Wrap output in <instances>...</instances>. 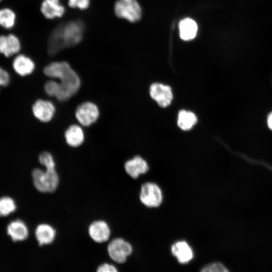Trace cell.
I'll use <instances>...</instances> for the list:
<instances>
[{"label": "cell", "instance_id": "1", "mask_svg": "<svg viewBox=\"0 0 272 272\" xmlns=\"http://www.w3.org/2000/svg\"><path fill=\"white\" fill-rule=\"evenodd\" d=\"M43 73L46 77L58 81L69 99L81 87V80L79 75L66 61L52 62L44 67Z\"/></svg>", "mask_w": 272, "mask_h": 272}, {"label": "cell", "instance_id": "2", "mask_svg": "<svg viewBox=\"0 0 272 272\" xmlns=\"http://www.w3.org/2000/svg\"><path fill=\"white\" fill-rule=\"evenodd\" d=\"M83 24L72 21L58 27L53 33L48 44V52L55 54L62 49L78 44L83 37Z\"/></svg>", "mask_w": 272, "mask_h": 272}, {"label": "cell", "instance_id": "3", "mask_svg": "<svg viewBox=\"0 0 272 272\" xmlns=\"http://www.w3.org/2000/svg\"><path fill=\"white\" fill-rule=\"evenodd\" d=\"M32 176L36 189L43 193L54 192L59 184V176L55 168H37L33 170Z\"/></svg>", "mask_w": 272, "mask_h": 272}, {"label": "cell", "instance_id": "4", "mask_svg": "<svg viewBox=\"0 0 272 272\" xmlns=\"http://www.w3.org/2000/svg\"><path fill=\"white\" fill-rule=\"evenodd\" d=\"M114 12L118 17L130 22L139 21L142 16L141 8L136 0H117Z\"/></svg>", "mask_w": 272, "mask_h": 272}, {"label": "cell", "instance_id": "5", "mask_svg": "<svg viewBox=\"0 0 272 272\" xmlns=\"http://www.w3.org/2000/svg\"><path fill=\"white\" fill-rule=\"evenodd\" d=\"M100 116L98 106L91 101L79 104L75 110V117L81 126H90L95 123Z\"/></svg>", "mask_w": 272, "mask_h": 272}, {"label": "cell", "instance_id": "6", "mask_svg": "<svg viewBox=\"0 0 272 272\" xmlns=\"http://www.w3.org/2000/svg\"><path fill=\"white\" fill-rule=\"evenodd\" d=\"M132 251L131 244L121 238L112 240L107 246V252L109 257L117 263H124Z\"/></svg>", "mask_w": 272, "mask_h": 272}, {"label": "cell", "instance_id": "7", "mask_svg": "<svg viewBox=\"0 0 272 272\" xmlns=\"http://www.w3.org/2000/svg\"><path fill=\"white\" fill-rule=\"evenodd\" d=\"M140 199L148 207H157L162 201V193L159 187L155 183H146L142 186Z\"/></svg>", "mask_w": 272, "mask_h": 272}, {"label": "cell", "instance_id": "8", "mask_svg": "<svg viewBox=\"0 0 272 272\" xmlns=\"http://www.w3.org/2000/svg\"><path fill=\"white\" fill-rule=\"evenodd\" d=\"M34 116L39 121L47 123L54 117L56 108L49 100L39 99L35 101L32 107Z\"/></svg>", "mask_w": 272, "mask_h": 272}, {"label": "cell", "instance_id": "9", "mask_svg": "<svg viewBox=\"0 0 272 272\" xmlns=\"http://www.w3.org/2000/svg\"><path fill=\"white\" fill-rule=\"evenodd\" d=\"M151 97L162 107H166L172 102L173 94L171 88L160 83L153 84L150 89Z\"/></svg>", "mask_w": 272, "mask_h": 272}, {"label": "cell", "instance_id": "10", "mask_svg": "<svg viewBox=\"0 0 272 272\" xmlns=\"http://www.w3.org/2000/svg\"><path fill=\"white\" fill-rule=\"evenodd\" d=\"M88 233L90 238L98 243L107 241L111 235L109 226L105 221L97 220L92 222L88 228Z\"/></svg>", "mask_w": 272, "mask_h": 272}, {"label": "cell", "instance_id": "11", "mask_svg": "<svg viewBox=\"0 0 272 272\" xmlns=\"http://www.w3.org/2000/svg\"><path fill=\"white\" fill-rule=\"evenodd\" d=\"M18 38L12 34L0 35V53L8 57L18 53L21 50Z\"/></svg>", "mask_w": 272, "mask_h": 272}, {"label": "cell", "instance_id": "12", "mask_svg": "<svg viewBox=\"0 0 272 272\" xmlns=\"http://www.w3.org/2000/svg\"><path fill=\"white\" fill-rule=\"evenodd\" d=\"M14 71L21 77L31 75L35 69L33 60L26 55L20 54L17 55L12 63Z\"/></svg>", "mask_w": 272, "mask_h": 272}, {"label": "cell", "instance_id": "13", "mask_svg": "<svg viewBox=\"0 0 272 272\" xmlns=\"http://www.w3.org/2000/svg\"><path fill=\"white\" fill-rule=\"evenodd\" d=\"M7 232L14 242L26 240L29 235V230L26 224L21 220L11 221L8 225Z\"/></svg>", "mask_w": 272, "mask_h": 272}, {"label": "cell", "instance_id": "14", "mask_svg": "<svg viewBox=\"0 0 272 272\" xmlns=\"http://www.w3.org/2000/svg\"><path fill=\"white\" fill-rule=\"evenodd\" d=\"M66 144L71 147H78L84 142L85 133L81 125L76 124L70 125L64 133Z\"/></svg>", "mask_w": 272, "mask_h": 272}, {"label": "cell", "instance_id": "15", "mask_svg": "<svg viewBox=\"0 0 272 272\" xmlns=\"http://www.w3.org/2000/svg\"><path fill=\"white\" fill-rule=\"evenodd\" d=\"M56 234L54 227L46 223L38 225L35 231L36 239L40 246L52 243L55 238Z\"/></svg>", "mask_w": 272, "mask_h": 272}, {"label": "cell", "instance_id": "16", "mask_svg": "<svg viewBox=\"0 0 272 272\" xmlns=\"http://www.w3.org/2000/svg\"><path fill=\"white\" fill-rule=\"evenodd\" d=\"M124 169L130 177L137 178L141 174L146 173L149 167L145 160L140 156H135L125 162Z\"/></svg>", "mask_w": 272, "mask_h": 272}, {"label": "cell", "instance_id": "17", "mask_svg": "<svg viewBox=\"0 0 272 272\" xmlns=\"http://www.w3.org/2000/svg\"><path fill=\"white\" fill-rule=\"evenodd\" d=\"M40 9L43 16L50 19L61 17L65 11L59 0H44Z\"/></svg>", "mask_w": 272, "mask_h": 272}, {"label": "cell", "instance_id": "18", "mask_svg": "<svg viewBox=\"0 0 272 272\" xmlns=\"http://www.w3.org/2000/svg\"><path fill=\"white\" fill-rule=\"evenodd\" d=\"M171 252L182 264L187 263L193 258V252L187 242L180 241L175 243L171 247Z\"/></svg>", "mask_w": 272, "mask_h": 272}, {"label": "cell", "instance_id": "19", "mask_svg": "<svg viewBox=\"0 0 272 272\" xmlns=\"http://www.w3.org/2000/svg\"><path fill=\"white\" fill-rule=\"evenodd\" d=\"M179 29L181 39L188 41L194 39L196 36L197 25L193 19L186 18L180 22Z\"/></svg>", "mask_w": 272, "mask_h": 272}, {"label": "cell", "instance_id": "20", "mask_svg": "<svg viewBox=\"0 0 272 272\" xmlns=\"http://www.w3.org/2000/svg\"><path fill=\"white\" fill-rule=\"evenodd\" d=\"M44 89L47 95L54 97L59 101L63 102L69 100L61 86L56 80L52 79L47 81L44 85Z\"/></svg>", "mask_w": 272, "mask_h": 272}, {"label": "cell", "instance_id": "21", "mask_svg": "<svg viewBox=\"0 0 272 272\" xmlns=\"http://www.w3.org/2000/svg\"><path fill=\"white\" fill-rule=\"evenodd\" d=\"M197 122V117L192 112L182 110L178 115L177 124L182 129L187 130L191 129Z\"/></svg>", "mask_w": 272, "mask_h": 272}, {"label": "cell", "instance_id": "22", "mask_svg": "<svg viewBox=\"0 0 272 272\" xmlns=\"http://www.w3.org/2000/svg\"><path fill=\"white\" fill-rule=\"evenodd\" d=\"M16 14L10 9H0V26L5 29L12 28L16 22Z\"/></svg>", "mask_w": 272, "mask_h": 272}, {"label": "cell", "instance_id": "23", "mask_svg": "<svg viewBox=\"0 0 272 272\" xmlns=\"http://www.w3.org/2000/svg\"><path fill=\"white\" fill-rule=\"evenodd\" d=\"M15 200L10 197L4 196L0 198V217H5L13 213L16 210Z\"/></svg>", "mask_w": 272, "mask_h": 272}, {"label": "cell", "instance_id": "24", "mask_svg": "<svg viewBox=\"0 0 272 272\" xmlns=\"http://www.w3.org/2000/svg\"><path fill=\"white\" fill-rule=\"evenodd\" d=\"M40 163L45 168H55V162L52 154L48 152H43L39 156Z\"/></svg>", "mask_w": 272, "mask_h": 272}, {"label": "cell", "instance_id": "25", "mask_svg": "<svg viewBox=\"0 0 272 272\" xmlns=\"http://www.w3.org/2000/svg\"><path fill=\"white\" fill-rule=\"evenodd\" d=\"M200 272H230L221 262H214L203 266Z\"/></svg>", "mask_w": 272, "mask_h": 272}, {"label": "cell", "instance_id": "26", "mask_svg": "<svg viewBox=\"0 0 272 272\" xmlns=\"http://www.w3.org/2000/svg\"><path fill=\"white\" fill-rule=\"evenodd\" d=\"M90 0H68L70 7L78 8L81 10L86 9L90 5Z\"/></svg>", "mask_w": 272, "mask_h": 272}, {"label": "cell", "instance_id": "27", "mask_svg": "<svg viewBox=\"0 0 272 272\" xmlns=\"http://www.w3.org/2000/svg\"><path fill=\"white\" fill-rule=\"evenodd\" d=\"M10 82V76L9 73L0 66V86L6 87Z\"/></svg>", "mask_w": 272, "mask_h": 272}, {"label": "cell", "instance_id": "28", "mask_svg": "<svg viewBox=\"0 0 272 272\" xmlns=\"http://www.w3.org/2000/svg\"><path fill=\"white\" fill-rule=\"evenodd\" d=\"M96 272H118L116 267L109 263H103L98 266Z\"/></svg>", "mask_w": 272, "mask_h": 272}, {"label": "cell", "instance_id": "29", "mask_svg": "<svg viewBox=\"0 0 272 272\" xmlns=\"http://www.w3.org/2000/svg\"><path fill=\"white\" fill-rule=\"evenodd\" d=\"M267 125L269 129L272 130V112H271L267 116Z\"/></svg>", "mask_w": 272, "mask_h": 272}, {"label": "cell", "instance_id": "30", "mask_svg": "<svg viewBox=\"0 0 272 272\" xmlns=\"http://www.w3.org/2000/svg\"><path fill=\"white\" fill-rule=\"evenodd\" d=\"M2 0H0V2Z\"/></svg>", "mask_w": 272, "mask_h": 272}, {"label": "cell", "instance_id": "31", "mask_svg": "<svg viewBox=\"0 0 272 272\" xmlns=\"http://www.w3.org/2000/svg\"><path fill=\"white\" fill-rule=\"evenodd\" d=\"M1 87V86H0Z\"/></svg>", "mask_w": 272, "mask_h": 272}]
</instances>
